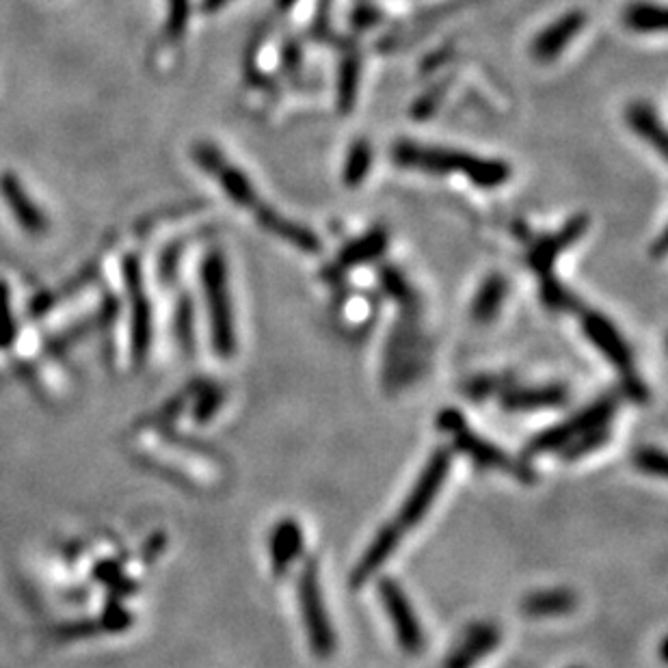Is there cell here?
Masks as SVG:
<instances>
[{
    "label": "cell",
    "instance_id": "cell-6",
    "mask_svg": "<svg viewBox=\"0 0 668 668\" xmlns=\"http://www.w3.org/2000/svg\"><path fill=\"white\" fill-rule=\"evenodd\" d=\"M450 467H452L450 452L437 450L431 457V461L426 463L420 478L416 480V485H413L409 493V498L405 500L403 509H400L398 513L400 528H411V526L420 524L424 515L429 513L433 502L437 500L439 491H442L446 478L450 474Z\"/></svg>",
    "mask_w": 668,
    "mask_h": 668
},
{
    "label": "cell",
    "instance_id": "cell-15",
    "mask_svg": "<svg viewBox=\"0 0 668 668\" xmlns=\"http://www.w3.org/2000/svg\"><path fill=\"white\" fill-rule=\"evenodd\" d=\"M269 547H271L269 552H271L273 571L277 573V576H282V573L288 571V567L295 563V560L303 552V530H301V526L297 524L295 519L279 521V524L271 532Z\"/></svg>",
    "mask_w": 668,
    "mask_h": 668
},
{
    "label": "cell",
    "instance_id": "cell-4",
    "mask_svg": "<svg viewBox=\"0 0 668 668\" xmlns=\"http://www.w3.org/2000/svg\"><path fill=\"white\" fill-rule=\"evenodd\" d=\"M614 411H617V398L614 396L599 398L589 407L578 411L576 416H571L567 422H560L552 426V429H547L541 435L534 437L528 452L543 454V452L563 450L571 442H576V439L582 437L584 433L601 429V426H608L614 416Z\"/></svg>",
    "mask_w": 668,
    "mask_h": 668
},
{
    "label": "cell",
    "instance_id": "cell-26",
    "mask_svg": "<svg viewBox=\"0 0 668 668\" xmlns=\"http://www.w3.org/2000/svg\"><path fill=\"white\" fill-rule=\"evenodd\" d=\"M608 437H610L608 426H601V429L589 431V433H584L582 437H578L576 442H571L569 446H565L563 452H565L567 459H580V457H584V454H589V452L604 446L608 442Z\"/></svg>",
    "mask_w": 668,
    "mask_h": 668
},
{
    "label": "cell",
    "instance_id": "cell-21",
    "mask_svg": "<svg viewBox=\"0 0 668 668\" xmlns=\"http://www.w3.org/2000/svg\"><path fill=\"white\" fill-rule=\"evenodd\" d=\"M509 295V282L500 273L489 275L483 284H480L476 297L472 301V316L478 323H491L502 310L504 299Z\"/></svg>",
    "mask_w": 668,
    "mask_h": 668
},
{
    "label": "cell",
    "instance_id": "cell-28",
    "mask_svg": "<svg viewBox=\"0 0 668 668\" xmlns=\"http://www.w3.org/2000/svg\"><path fill=\"white\" fill-rule=\"evenodd\" d=\"M227 3H230V0H204L202 9H204L206 13H212V11H219V9L225 7Z\"/></svg>",
    "mask_w": 668,
    "mask_h": 668
},
{
    "label": "cell",
    "instance_id": "cell-12",
    "mask_svg": "<svg viewBox=\"0 0 668 668\" xmlns=\"http://www.w3.org/2000/svg\"><path fill=\"white\" fill-rule=\"evenodd\" d=\"M0 195H3L7 208L13 212V217H16L22 230L31 234H44L48 230V219L44 217V212L35 206L33 197L26 193L24 184L16 173L5 171L3 176H0Z\"/></svg>",
    "mask_w": 668,
    "mask_h": 668
},
{
    "label": "cell",
    "instance_id": "cell-27",
    "mask_svg": "<svg viewBox=\"0 0 668 668\" xmlns=\"http://www.w3.org/2000/svg\"><path fill=\"white\" fill-rule=\"evenodd\" d=\"M636 465L638 470H643L645 474L651 476H666V454L656 448H643L636 452Z\"/></svg>",
    "mask_w": 668,
    "mask_h": 668
},
{
    "label": "cell",
    "instance_id": "cell-3",
    "mask_svg": "<svg viewBox=\"0 0 668 668\" xmlns=\"http://www.w3.org/2000/svg\"><path fill=\"white\" fill-rule=\"evenodd\" d=\"M202 282L206 288V301L210 307L215 349L223 357H230L236 349V336H234L230 286H227V264L221 251H210L206 256L202 266Z\"/></svg>",
    "mask_w": 668,
    "mask_h": 668
},
{
    "label": "cell",
    "instance_id": "cell-17",
    "mask_svg": "<svg viewBox=\"0 0 668 668\" xmlns=\"http://www.w3.org/2000/svg\"><path fill=\"white\" fill-rule=\"evenodd\" d=\"M567 400L563 385H539V387H517L502 394V407L509 411H539L547 407H558Z\"/></svg>",
    "mask_w": 668,
    "mask_h": 668
},
{
    "label": "cell",
    "instance_id": "cell-23",
    "mask_svg": "<svg viewBox=\"0 0 668 668\" xmlns=\"http://www.w3.org/2000/svg\"><path fill=\"white\" fill-rule=\"evenodd\" d=\"M359 70H362V63H359L357 55H349L340 65L338 109H342L344 113H349L355 104L359 91Z\"/></svg>",
    "mask_w": 668,
    "mask_h": 668
},
{
    "label": "cell",
    "instance_id": "cell-29",
    "mask_svg": "<svg viewBox=\"0 0 668 668\" xmlns=\"http://www.w3.org/2000/svg\"><path fill=\"white\" fill-rule=\"evenodd\" d=\"M573 668H582V666H573Z\"/></svg>",
    "mask_w": 668,
    "mask_h": 668
},
{
    "label": "cell",
    "instance_id": "cell-22",
    "mask_svg": "<svg viewBox=\"0 0 668 668\" xmlns=\"http://www.w3.org/2000/svg\"><path fill=\"white\" fill-rule=\"evenodd\" d=\"M372 158H374L372 148L366 139H359L351 145V150L344 160V173H342V180L349 189H357V186L368 178V173L372 169Z\"/></svg>",
    "mask_w": 668,
    "mask_h": 668
},
{
    "label": "cell",
    "instance_id": "cell-13",
    "mask_svg": "<svg viewBox=\"0 0 668 668\" xmlns=\"http://www.w3.org/2000/svg\"><path fill=\"white\" fill-rule=\"evenodd\" d=\"M500 632L489 623H480L470 627L461 645L452 651L444 668H474L476 662L483 660L487 653L498 647Z\"/></svg>",
    "mask_w": 668,
    "mask_h": 668
},
{
    "label": "cell",
    "instance_id": "cell-9",
    "mask_svg": "<svg viewBox=\"0 0 668 668\" xmlns=\"http://www.w3.org/2000/svg\"><path fill=\"white\" fill-rule=\"evenodd\" d=\"M584 26H586L584 11L580 9L567 11L565 16L556 18L550 26H545V29L532 39V44H530L532 57L541 63L558 59L567 50V46L573 42V39L582 33Z\"/></svg>",
    "mask_w": 668,
    "mask_h": 668
},
{
    "label": "cell",
    "instance_id": "cell-11",
    "mask_svg": "<svg viewBox=\"0 0 668 668\" xmlns=\"http://www.w3.org/2000/svg\"><path fill=\"white\" fill-rule=\"evenodd\" d=\"M586 230H589V217L578 215V217H573L571 221H567L563 230H558L552 236H545V238L537 240V243L532 245L530 256H528V262H530L532 269L537 271L539 275H550L552 266L556 264L560 253L569 249L571 245H576L578 240L584 236Z\"/></svg>",
    "mask_w": 668,
    "mask_h": 668
},
{
    "label": "cell",
    "instance_id": "cell-8",
    "mask_svg": "<svg viewBox=\"0 0 668 668\" xmlns=\"http://www.w3.org/2000/svg\"><path fill=\"white\" fill-rule=\"evenodd\" d=\"M379 595L385 606L387 617H390L398 643L407 653H420L424 647V634L422 625L418 621V614L409 604L405 591L400 589L398 582L385 578L379 584Z\"/></svg>",
    "mask_w": 668,
    "mask_h": 668
},
{
    "label": "cell",
    "instance_id": "cell-20",
    "mask_svg": "<svg viewBox=\"0 0 668 668\" xmlns=\"http://www.w3.org/2000/svg\"><path fill=\"white\" fill-rule=\"evenodd\" d=\"M623 24L640 35L666 33V9L656 0H632L623 9Z\"/></svg>",
    "mask_w": 668,
    "mask_h": 668
},
{
    "label": "cell",
    "instance_id": "cell-25",
    "mask_svg": "<svg viewBox=\"0 0 668 668\" xmlns=\"http://www.w3.org/2000/svg\"><path fill=\"white\" fill-rule=\"evenodd\" d=\"M191 18V0H167V20L165 35L169 39H182L186 33V24Z\"/></svg>",
    "mask_w": 668,
    "mask_h": 668
},
{
    "label": "cell",
    "instance_id": "cell-18",
    "mask_svg": "<svg viewBox=\"0 0 668 668\" xmlns=\"http://www.w3.org/2000/svg\"><path fill=\"white\" fill-rule=\"evenodd\" d=\"M578 608V595L571 589H547L528 595L521 601V612L532 619L563 617Z\"/></svg>",
    "mask_w": 668,
    "mask_h": 668
},
{
    "label": "cell",
    "instance_id": "cell-24",
    "mask_svg": "<svg viewBox=\"0 0 668 668\" xmlns=\"http://www.w3.org/2000/svg\"><path fill=\"white\" fill-rule=\"evenodd\" d=\"M541 299L547 307H552V310H560V312H571L578 307L576 297H573L563 284L556 282L552 275H543Z\"/></svg>",
    "mask_w": 668,
    "mask_h": 668
},
{
    "label": "cell",
    "instance_id": "cell-1",
    "mask_svg": "<svg viewBox=\"0 0 668 668\" xmlns=\"http://www.w3.org/2000/svg\"><path fill=\"white\" fill-rule=\"evenodd\" d=\"M390 158L407 171L433 173V176H461L478 189H500L511 180L513 171L506 160L485 158L463 150L424 145L418 141H396Z\"/></svg>",
    "mask_w": 668,
    "mask_h": 668
},
{
    "label": "cell",
    "instance_id": "cell-7",
    "mask_svg": "<svg viewBox=\"0 0 668 668\" xmlns=\"http://www.w3.org/2000/svg\"><path fill=\"white\" fill-rule=\"evenodd\" d=\"M437 424L442 431L452 433L457 448L461 452H465L470 459H474L480 467H493V470H504V472L530 478V474L521 472L519 465L506 457V452H502L500 448L485 442L483 437H478L470 429H467V424H465L463 416L457 409H446V411L439 413Z\"/></svg>",
    "mask_w": 668,
    "mask_h": 668
},
{
    "label": "cell",
    "instance_id": "cell-5",
    "mask_svg": "<svg viewBox=\"0 0 668 668\" xmlns=\"http://www.w3.org/2000/svg\"><path fill=\"white\" fill-rule=\"evenodd\" d=\"M299 606L314 653L318 658H329L336 651V634H333L314 565H307L299 578Z\"/></svg>",
    "mask_w": 668,
    "mask_h": 668
},
{
    "label": "cell",
    "instance_id": "cell-14",
    "mask_svg": "<svg viewBox=\"0 0 668 668\" xmlns=\"http://www.w3.org/2000/svg\"><path fill=\"white\" fill-rule=\"evenodd\" d=\"M625 124L638 139H643L662 158H666V130L658 111L649 102L638 100L627 106Z\"/></svg>",
    "mask_w": 668,
    "mask_h": 668
},
{
    "label": "cell",
    "instance_id": "cell-19",
    "mask_svg": "<svg viewBox=\"0 0 668 668\" xmlns=\"http://www.w3.org/2000/svg\"><path fill=\"white\" fill-rule=\"evenodd\" d=\"M385 249H387V232L383 227H377V230H370L368 234L359 236L338 253L336 269L349 271L355 269V266H364L372 260H377Z\"/></svg>",
    "mask_w": 668,
    "mask_h": 668
},
{
    "label": "cell",
    "instance_id": "cell-16",
    "mask_svg": "<svg viewBox=\"0 0 668 668\" xmlns=\"http://www.w3.org/2000/svg\"><path fill=\"white\" fill-rule=\"evenodd\" d=\"M400 541V528L398 526H385L374 541L370 543L368 550L364 552L362 560H359V565L353 571V586L359 589V586H364L374 573H377L387 558L394 554V550L398 547Z\"/></svg>",
    "mask_w": 668,
    "mask_h": 668
},
{
    "label": "cell",
    "instance_id": "cell-2",
    "mask_svg": "<svg viewBox=\"0 0 668 668\" xmlns=\"http://www.w3.org/2000/svg\"><path fill=\"white\" fill-rule=\"evenodd\" d=\"M193 158L199 167L210 173V176L221 184L223 193L230 197L236 206L245 208L251 215L258 217V223L264 230L277 219L275 215H279V212H275L271 206H266L262 202L256 186H253L251 180L247 178V173L240 167H234L230 160L221 154V150L215 148V145L197 143L193 148Z\"/></svg>",
    "mask_w": 668,
    "mask_h": 668
},
{
    "label": "cell",
    "instance_id": "cell-10",
    "mask_svg": "<svg viewBox=\"0 0 668 668\" xmlns=\"http://www.w3.org/2000/svg\"><path fill=\"white\" fill-rule=\"evenodd\" d=\"M582 327H584L586 338H589L595 344V349L604 353V357L608 359L610 364H614L619 370H623L625 379H630L634 359H632L630 346H627V342L619 333V329L614 327L606 316L595 314V312L584 314ZM634 377H636V374H634Z\"/></svg>",
    "mask_w": 668,
    "mask_h": 668
}]
</instances>
